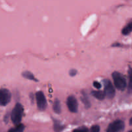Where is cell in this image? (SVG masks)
Masks as SVG:
<instances>
[{
    "mask_svg": "<svg viewBox=\"0 0 132 132\" xmlns=\"http://www.w3.org/2000/svg\"><path fill=\"white\" fill-rule=\"evenodd\" d=\"M53 110L57 114H60L62 112L60 101L58 99H54V103H53Z\"/></svg>",
    "mask_w": 132,
    "mask_h": 132,
    "instance_id": "obj_11",
    "label": "cell"
},
{
    "mask_svg": "<svg viewBox=\"0 0 132 132\" xmlns=\"http://www.w3.org/2000/svg\"><path fill=\"white\" fill-rule=\"evenodd\" d=\"M11 93L8 89L0 88V106H5L11 100Z\"/></svg>",
    "mask_w": 132,
    "mask_h": 132,
    "instance_id": "obj_6",
    "label": "cell"
},
{
    "mask_svg": "<svg viewBox=\"0 0 132 132\" xmlns=\"http://www.w3.org/2000/svg\"><path fill=\"white\" fill-rule=\"evenodd\" d=\"M81 94H82V96H81V98H80V99H81L82 102L83 103L84 105L85 106V108H89L91 107V103L86 93L84 91L82 92Z\"/></svg>",
    "mask_w": 132,
    "mask_h": 132,
    "instance_id": "obj_8",
    "label": "cell"
},
{
    "mask_svg": "<svg viewBox=\"0 0 132 132\" xmlns=\"http://www.w3.org/2000/svg\"><path fill=\"white\" fill-rule=\"evenodd\" d=\"M77 74V70L76 69H71L69 70V75L71 77H75Z\"/></svg>",
    "mask_w": 132,
    "mask_h": 132,
    "instance_id": "obj_19",
    "label": "cell"
},
{
    "mask_svg": "<svg viewBox=\"0 0 132 132\" xmlns=\"http://www.w3.org/2000/svg\"><path fill=\"white\" fill-rule=\"evenodd\" d=\"M25 129V126L23 124H19V125L16 126V127L12 128L10 129L8 132H23Z\"/></svg>",
    "mask_w": 132,
    "mask_h": 132,
    "instance_id": "obj_14",
    "label": "cell"
},
{
    "mask_svg": "<svg viewBox=\"0 0 132 132\" xmlns=\"http://www.w3.org/2000/svg\"><path fill=\"white\" fill-rule=\"evenodd\" d=\"M93 86H94V87L97 89H100L101 88V86H102V85H101V84L99 82H98V81H96L93 82Z\"/></svg>",
    "mask_w": 132,
    "mask_h": 132,
    "instance_id": "obj_18",
    "label": "cell"
},
{
    "mask_svg": "<svg viewBox=\"0 0 132 132\" xmlns=\"http://www.w3.org/2000/svg\"><path fill=\"white\" fill-rule=\"evenodd\" d=\"M36 100L38 108L40 111H44L47 107V102L43 92L38 91L36 93Z\"/></svg>",
    "mask_w": 132,
    "mask_h": 132,
    "instance_id": "obj_3",
    "label": "cell"
},
{
    "mask_svg": "<svg viewBox=\"0 0 132 132\" xmlns=\"http://www.w3.org/2000/svg\"><path fill=\"white\" fill-rule=\"evenodd\" d=\"M131 32H132V21L129 22L122 30V34L124 36H127V35L129 34Z\"/></svg>",
    "mask_w": 132,
    "mask_h": 132,
    "instance_id": "obj_13",
    "label": "cell"
},
{
    "mask_svg": "<svg viewBox=\"0 0 132 132\" xmlns=\"http://www.w3.org/2000/svg\"><path fill=\"white\" fill-rule=\"evenodd\" d=\"M91 95L99 101H102L106 97V94L104 92L99 91V90H93L91 92Z\"/></svg>",
    "mask_w": 132,
    "mask_h": 132,
    "instance_id": "obj_9",
    "label": "cell"
},
{
    "mask_svg": "<svg viewBox=\"0 0 132 132\" xmlns=\"http://www.w3.org/2000/svg\"><path fill=\"white\" fill-rule=\"evenodd\" d=\"M129 125H130V126H132V117L130 119V120H129Z\"/></svg>",
    "mask_w": 132,
    "mask_h": 132,
    "instance_id": "obj_21",
    "label": "cell"
},
{
    "mask_svg": "<svg viewBox=\"0 0 132 132\" xmlns=\"http://www.w3.org/2000/svg\"><path fill=\"white\" fill-rule=\"evenodd\" d=\"M128 75H129V88L132 90V68H129L128 70Z\"/></svg>",
    "mask_w": 132,
    "mask_h": 132,
    "instance_id": "obj_16",
    "label": "cell"
},
{
    "mask_svg": "<svg viewBox=\"0 0 132 132\" xmlns=\"http://www.w3.org/2000/svg\"><path fill=\"white\" fill-rule=\"evenodd\" d=\"M66 104H67V108L70 112L72 113H76L78 112V101L76 97L74 95H69L67 97Z\"/></svg>",
    "mask_w": 132,
    "mask_h": 132,
    "instance_id": "obj_7",
    "label": "cell"
},
{
    "mask_svg": "<svg viewBox=\"0 0 132 132\" xmlns=\"http://www.w3.org/2000/svg\"><path fill=\"white\" fill-rule=\"evenodd\" d=\"M125 125L121 120H116L109 124L106 132H122L124 130Z\"/></svg>",
    "mask_w": 132,
    "mask_h": 132,
    "instance_id": "obj_5",
    "label": "cell"
},
{
    "mask_svg": "<svg viewBox=\"0 0 132 132\" xmlns=\"http://www.w3.org/2000/svg\"><path fill=\"white\" fill-rule=\"evenodd\" d=\"M104 87V93L106 94V97L107 99H112L115 95V90L114 86H113L112 83L110 80L107 79H105L103 80Z\"/></svg>",
    "mask_w": 132,
    "mask_h": 132,
    "instance_id": "obj_4",
    "label": "cell"
},
{
    "mask_svg": "<svg viewBox=\"0 0 132 132\" xmlns=\"http://www.w3.org/2000/svg\"><path fill=\"white\" fill-rule=\"evenodd\" d=\"M100 131V126L98 125H94L92 126L90 129L89 132H99Z\"/></svg>",
    "mask_w": 132,
    "mask_h": 132,
    "instance_id": "obj_17",
    "label": "cell"
},
{
    "mask_svg": "<svg viewBox=\"0 0 132 132\" xmlns=\"http://www.w3.org/2000/svg\"><path fill=\"white\" fill-rule=\"evenodd\" d=\"M22 76L24 78L30 80V81H34V82H38V80L35 77L33 73L31 72H30V71H24V72H22Z\"/></svg>",
    "mask_w": 132,
    "mask_h": 132,
    "instance_id": "obj_10",
    "label": "cell"
},
{
    "mask_svg": "<svg viewBox=\"0 0 132 132\" xmlns=\"http://www.w3.org/2000/svg\"><path fill=\"white\" fill-rule=\"evenodd\" d=\"M128 132H132V130H130V131H129Z\"/></svg>",
    "mask_w": 132,
    "mask_h": 132,
    "instance_id": "obj_22",
    "label": "cell"
},
{
    "mask_svg": "<svg viewBox=\"0 0 132 132\" xmlns=\"http://www.w3.org/2000/svg\"><path fill=\"white\" fill-rule=\"evenodd\" d=\"M54 130L55 132H60L64 129L65 126L61 123L60 121L56 119H54Z\"/></svg>",
    "mask_w": 132,
    "mask_h": 132,
    "instance_id": "obj_12",
    "label": "cell"
},
{
    "mask_svg": "<svg viewBox=\"0 0 132 132\" xmlns=\"http://www.w3.org/2000/svg\"><path fill=\"white\" fill-rule=\"evenodd\" d=\"M23 111H24V109H23V107L21 104H20L19 103H16L12 111L11 115H10L12 121L16 126L21 124L20 122L21 121L22 117H23Z\"/></svg>",
    "mask_w": 132,
    "mask_h": 132,
    "instance_id": "obj_1",
    "label": "cell"
},
{
    "mask_svg": "<svg viewBox=\"0 0 132 132\" xmlns=\"http://www.w3.org/2000/svg\"><path fill=\"white\" fill-rule=\"evenodd\" d=\"M29 97H30V99H31V103H32V104H33L34 102V100H35L34 95L33 94V93H31L29 95Z\"/></svg>",
    "mask_w": 132,
    "mask_h": 132,
    "instance_id": "obj_20",
    "label": "cell"
},
{
    "mask_svg": "<svg viewBox=\"0 0 132 132\" xmlns=\"http://www.w3.org/2000/svg\"><path fill=\"white\" fill-rule=\"evenodd\" d=\"M72 132H89V130L85 126H82L74 130Z\"/></svg>",
    "mask_w": 132,
    "mask_h": 132,
    "instance_id": "obj_15",
    "label": "cell"
},
{
    "mask_svg": "<svg viewBox=\"0 0 132 132\" xmlns=\"http://www.w3.org/2000/svg\"><path fill=\"white\" fill-rule=\"evenodd\" d=\"M112 78L114 81V85L116 89L120 91L125 90L127 86L126 79L122 73L115 71L112 73Z\"/></svg>",
    "mask_w": 132,
    "mask_h": 132,
    "instance_id": "obj_2",
    "label": "cell"
}]
</instances>
